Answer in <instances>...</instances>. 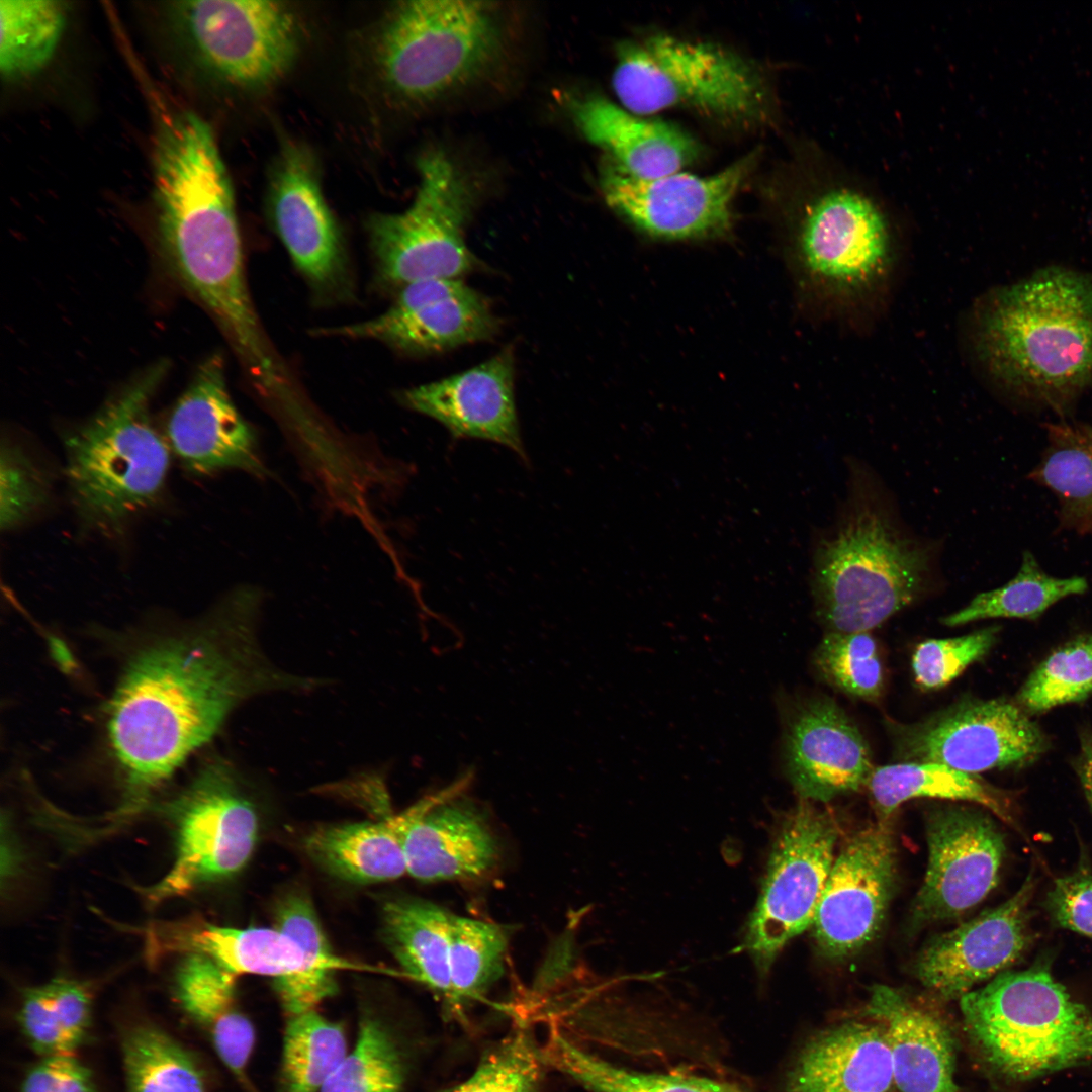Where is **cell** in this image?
Masks as SVG:
<instances>
[{"mask_svg": "<svg viewBox=\"0 0 1092 1092\" xmlns=\"http://www.w3.org/2000/svg\"><path fill=\"white\" fill-rule=\"evenodd\" d=\"M261 593L231 592L192 631L141 652L110 706L108 731L134 810L246 699L308 681L268 662L256 637Z\"/></svg>", "mask_w": 1092, "mask_h": 1092, "instance_id": "obj_1", "label": "cell"}, {"mask_svg": "<svg viewBox=\"0 0 1092 1092\" xmlns=\"http://www.w3.org/2000/svg\"><path fill=\"white\" fill-rule=\"evenodd\" d=\"M160 243L181 283L225 333L244 367L276 355L252 303L232 183L211 127L180 110L160 122L154 150Z\"/></svg>", "mask_w": 1092, "mask_h": 1092, "instance_id": "obj_2", "label": "cell"}, {"mask_svg": "<svg viewBox=\"0 0 1092 1092\" xmlns=\"http://www.w3.org/2000/svg\"><path fill=\"white\" fill-rule=\"evenodd\" d=\"M964 339L995 391L1066 415L1092 385V272L1049 266L993 287L969 308Z\"/></svg>", "mask_w": 1092, "mask_h": 1092, "instance_id": "obj_3", "label": "cell"}, {"mask_svg": "<svg viewBox=\"0 0 1092 1092\" xmlns=\"http://www.w3.org/2000/svg\"><path fill=\"white\" fill-rule=\"evenodd\" d=\"M854 469L833 531L813 550L817 614L836 632H870L914 603L936 574L937 543L909 534L867 472Z\"/></svg>", "mask_w": 1092, "mask_h": 1092, "instance_id": "obj_4", "label": "cell"}, {"mask_svg": "<svg viewBox=\"0 0 1092 1092\" xmlns=\"http://www.w3.org/2000/svg\"><path fill=\"white\" fill-rule=\"evenodd\" d=\"M791 256L802 292L818 315L863 330L888 306L902 251L882 203L834 173L803 205Z\"/></svg>", "mask_w": 1092, "mask_h": 1092, "instance_id": "obj_5", "label": "cell"}, {"mask_svg": "<svg viewBox=\"0 0 1092 1092\" xmlns=\"http://www.w3.org/2000/svg\"><path fill=\"white\" fill-rule=\"evenodd\" d=\"M166 370L152 367L64 438L70 498L83 526L118 532L161 498L172 452L150 404Z\"/></svg>", "mask_w": 1092, "mask_h": 1092, "instance_id": "obj_6", "label": "cell"}, {"mask_svg": "<svg viewBox=\"0 0 1092 1092\" xmlns=\"http://www.w3.org/2000/svg\"><path fill=\"white\" fill-rule=\"evenodd\" d=\"M959 1000L979 1056L1008 1081L1092 1064V1012L1042 965L1002 972Z\"/></svg>", "mask_w": 1092, "mask_h": 1092, "instance_id": "obj_7", "label": "cell"}, {"mask_svg": "<svg viewBox=\"0 0 1092 1092\" xmlns=\"http://www.w3.org/2000/svg\"><path fill=\"white\" fill-rule=\"evenodd\" d=\"M616 55L612 86L621 106L633 113L685 108L730 124L767 120L764 78L722 46L655 32L622 41Z\"/></svg>", "mask_w": 1092, "mask_h": 1092, "instance_id": "obj_8", "label": "cell"}, {"mask_svg": "<svg viewBox=\"0 0 1092 1092\" xmlns=\"http://www.w3.org/2000/svg\"><path fill=\"white\" fill-rule=\"evenodd\" d=\"M491 2L402 1L381 25L375 58L390 91L412 104H427L485 73L503 49Z\"/></svg>", "mask_w": 1092, "mask_h": 1092, "instance_id": "obj_9", "label": "cell"}, {"mask_svg": "<svg viewBox=\"0 0 1092 1092\" xmlns=\"http://www.w3.org/2000/svg\"><path fill=\"white\" fill-rule=\"evenodd\" d=\"M417 165L413 203L367 222L378 275L399 287L427 278L461 279L480 267L465 240L474 205L469 183L441 150L422 154Z\"/></svg>", "mask_w": 1092, "mask_h": 1092, "instance_id": "obj_10", "label": "cell"}, {"mask_svg": "<svg viewBox=\"0 0 1092 1092\" xmlns=\"http://www.w3.org/2000/svg\"><path fill=\"white\" fill-rule=\"evenodd\" d=\"M168 811L176 827V855L159 882L141 890L150 905L238 873L249 861L258 837L256 806L225 760L203 765Z\"/></svg>", "mask_w": 1092, "mask_h": 1092, "instance_id": "obj_11", "label": "cell"}, {"mask_svg": "<svg viewBox=\"0 0 1092 1092\" xmlns=\"http://www.w3.org/2000/svg\"><path fill=\"white\" fill-rule=\"evenodd\" d=\"M821 804L800 799L778 830L745 940L760 973L813 924L840 833L832 812Z\"/></svg>", "mask_w": 1092, "mask_h": 1092, "instance_id": "obj_12", "label": "cell"}, {"mask_svg": "<svg viewBox=\"0 0 1092 1092\" xmlns=\"http://www.w3.org/2000/svg\"><path fill=\"white\" fill-rule=\"evenodd\" d=\"M178 31L212 73L243 88L279 80L294 62L299 26L285 3L263 0L174 2Z\"/></svg>", "mask_w": 1092, "mask_h": 1092, "instance_id": "obj_13", "label": "cell"}, {"mask_svg": "<svg viewBox=\"0 0 1092 1092\" xmlns=\"http://www.w3.org/2000/svg\"><path fill=\"white\" fill-rule=\"evenodd\" d=\"M900 762H935L978 775L1037 760L1049 740L1015 702L964 698L919 722H889Z\"/></svg>", "mask_w": 1092, "mask_h": 1092, "instance_id": "obj_14", "label": "cell"}, {"mask_svg": "<svg viewBox=\"0 0 1092 1092\" xmlns=\"http://www.w3.org/2000/svg\"><path fill=\"white\" fill-rule=\"evenodd\" d=\"M759 156V150H753L709 176L678 171L649 179L633 176L608 159L600 187L606 203L647 235L668 240L709 238L730 229L733 200Z\"/></svg>", "mask_w": 1092, "mask_h": 1092, "instance_id": "obj_15", "label": "cell"}, {"mask_svg": "<svg viewBox=\"0 0 1092 1092\" xmlns=\"http://www.w3.org/2000/svg\"><path fill=\"white\" fill-rule=\"evenodd\" d=\"M144 933L153 961L202 954L237 976L270 977L277 995L296 1004L322 1003L337 989L335 973L314 969L302 948L275 927L232 928L192 917L152 923Z\"/></svg>", "mask_w": 1092, "mask_h": 1092, "instance_id": "obj_16", "label": "cell"}, {"mask_svg": "<svg viewBox=\"0 0 1092 1092\" xmlns=\"http://www.w3.org/2000/svg\"><path fill=\"white\" fill-rule=\"evenodd\" d=\"M896 847L888 822L852 834L835 855L812 924L819 952L842 961L879 933L894 890Z\"/></svg>", "mask_w": 1092, "mask_h": 1092, "instance_id": "obj_17", "label": "cell"}, {"mask_svg": "<svg viewBox=\"0 0 1092 1092\" xmlns=\"http://www.w3.org/2000/svg\"><path fill=\"white\" fill-rule=\"evenodd\" d=\"M928 863L913 904L916 924L953 919L996 887L1005 842L986 812L962 805L931 810L926 819Z\"/></svg>", "mask_w": 1092, "mask_h": 1092, "instance_id": "obj_18", "label": "cell"}, {"mask_svg": "<svg viewBox=\"0 0 1092 1092\" xmlns=\"http://www.w3.org/2000/svg\"><path fill=\"white\" fill-rule=\"evenodd\" d=\"M1035 886L1029 874L1007 901L933 938L916 960L919 981L942 999H960L1013 965L1032 940Z\"/></svg>", "mask_w": 1092, "mask_h": 1092, "instance_id": "obj_19", "label": "cell"}, {"mask_svg": "<svg viewBox=\"0 0 1092 1092\" xmlns=\"http://www.w3.org/2000/svg\"><path fill=\"white\" fill-rule=\"evenodd\" d=\"M268 210L277 235L307 282L323 294L347 286V257L324 198L315 164L302 146L286 144L268 187Z\"/></svg>", "mask_w": 1092, "mask_h": 1092, "instance_id": "obj_20", "label": "cell"}, {"mask_svg": "<svg viewBox=\"0 0 1092 1092\" xmlns=\"http://www.w3.org/2000/svg\"><path fill=\"white\" fill-rule=\"evenodd\" d=\"M165 436L172 454L192 474L241 470L268 475L256 431L231 397L219 356L199 367L172 407Z\"/></svg>", "mask_w": 1092, "mask_h": 1092, "instance_id": "obj_21", "label": "cell"}, {"mask_svg": "<svg viewBox=\"0 0 1092 1092\" xmlns=\"http://www.w3.org/2000/svg\"><path fill=\"white\" fill-rule=\"evenodd\" d=\"M466 772L394 815L401 833L407 874L423 882L475 879L498 858L497 842L476 808L459 800Z\"/></svg>", "mask_w": 1092, "mask_h": 1092, "instance_id": "obj_22", "label": "cell"}, {"mask_svg": "<svg viewBox=\"0 0 1092 1092\" xmlns=\"http://www.w3.org/2000/svg\"><path fill=\"white\" fill-rule=\"evenodd\" d=\"M514 380V354L506 348L470 369L405 389L399 398L405 407L440 423L455 439L493 442L527 461Z\"/></svg>", "mask_w": 1092, "mask_h": 1092, "instance_id": "obj_23", "label": "cell"}, {"mask_svg": "<svg viewBox=\"0 0 1092 1092\" xmlns=\"http://www.w3.org/2000/svg\"><path fill=\"white\" fill-rule=\"evenodd\" d=\"M784 761L800 799L823 804L866 788L876 767L857 726L824 697L802 704L790 718Z\"/></svg>", "mask_w": 1092, "mask_h": 1092, "instance_id": "obj_24", "label": "cell"}, {"mask_svg": "<svg viewBox=\"0 0 1092 1092\" xmlns=\"http://www.w3.org/2000/svg\"><path fill=\"white\" fill-rule=\"evenodd\" d=\"M866 1014L884 1028L900 1092H960L956 1039L943 1018L886 985L870 989Z\"/></svg>", "mask_w": 1092, "mask_h": 1092, "instance_id": "obj_25", "label": "cell"}, {"mask_svg": "<svg viewBox=\"0 0 1092 1092\" xmlns=\"http://www.w3.org/2000/svg\"><path fill=\"white\" fill-rule=\"evenodd\" d=\"M570 111L583 136L633 176L675 173L699 156L696 140L678 126L633 113L600 94L574 99Z\"/></svg>", "mask_w": 1092, "mask_h": 1092, "instance_id": "obj_26", "label": "cell"}, {"mask_svg": "<svg viewBox=\"0 0 1092 1092\" xmlns=\"http://www.w3.org/2000/svg\"><path fill=\"white\" fill-rule=\"evenodd\" d=\"M499 321L485 297L470 292L441 299L405 312L384 313L315 335L373 340L410 354H431L492 339Z\"/></svg>", "mask_w": 1092, "mask_h": 1092, "instance_id": "obj_27", "label": "cell"}, {"mask_svg": "<svg viewBox=\"0 0 1092 1092\" xmlns=\"http://www.w3.org/2000/svg\"><path fill=\"white\" fill-rule=\"evenodd\" d=\"M895 1087L884 1028L847 1021L815 1036L801 1052L786 1092H891Z\"/></svg>", "mask_w": 1092, "mask_h": 1092, "instance_id": "obj_28", "label": "cell"}, {"mask_svg": "<svg viewBox=\"0 0 1092 1092\" xmlns=\"http://www.w3.org/2000/svg\"><path fill=\"white\" fill-rule=\"evenodd\" d=\"M237 978L211 959L189 953L177 969L175 989L181 1007L208 1035L223 1064L248 1085L255 1033L236 1000Z\"/></svg>", "mask_w": 1092, "mask_h": 1092, "instance_id": "obj_29", "label": "cell"}, {"mask_svg": "<svg viewBox=\"0 0 1092 1092\" xmlns=\"http://www.w3.org/2000/svg\"><path fill=\"white\" fill-rule=\"evenodd\" d=\"M305 848L318 866L346 881L378 883L407 874L394 815L318 828L307 836Z\"/></svg>", "mask_w": 1092, "mask_h": 1092, "instance_id": "obj_30", "label": "cell"}, {"mask_svg": "<svg viewBox=\"0 0 1092 1092\" xmlns=\"http://www.w3.org/2000/svg\"><path fill=\"white\" fill-rule=\"evenodd\" d=\"M454 914L416 898H397L382 911L386 945L405 976L445 997L452 1005L449 970L450 932Z\"/></svg>", "mask_w": 1092, "mask_h": 1092, "instance_id": "obj_31", "label": "cell"}, {"mask_svg": "<svg viewBox=\"0 0 1092 1092\" xmlns=\"http://www.w3.org/2000/svg\"><path fill=\"white\" fill-rule=\"evenodd\" d=\"M866 788L878 816L888 822L901 804L915 798L975 803L1013 823L1006 793L978 777L935 762H898L875 767Z\"/></svg>", "mask_w": 1092, "mask_h": 1092, "instance_id": "obj_32", "label": "cell"}, {"mask_svg": "<svg viewBox=\"0 0 1092 1092\" xmlns=\"http://www.w3.org/2000/svg\"><path fill=\"white\" fill-rule=\"evenodd\" d=\"M1049 446L1029 478L1055 493L1061 525L1092 532V431L1064 421L1046 427Z\"/></svg>", "mask_w": 1092, "mask_h": 1092, "instance_id": "obj_33", "label": "cell"}, {"mask_svg": "<svg viewBox=\"0 0 1092 1092\" xmlns=\"http://www.w3.org/2000/svg\"><path fill=\"white\" fill-rule=\"evenodd\" d=\"M92 996L80 981L57 977L23 991L20 1028L40 1057L76 1055L88 1035Z\"/></svg>", "mask_w": 1092, "mask_h": 1092, "instance_id": "obj_34", "label": "cell"}, {"mask_svg": "<svg viewBox=\"0 0 1092 1092\" xmlns=\"http://www.w3.org/2000/svg\"><path fill=\"white\" fill-rule=\"evenodd\" d=\"M539 1053L544 1062L590 1092H744L709 1077L627 1070L581 1050L555 1029Z\"/></svg>", "mask_w": 1092, "mask_h": 1092, "instance_id": "obj_35", "label": "cell"}, {"mask_svg": "<svg viewBox=\"0 0 1092 1092\" xmlns=\"http://www.w3.org/2000/svg\"><path fill=\"white\" fill-rule=\"evenodd\" d=\"M1087 589L1085 577L1050 575L1035 556L1025 551L1012 579L1000 587L978 594L964 608L943 617L941 622L948 627H958L991 618L1036 620L1056 603L1083 595Z\"/></svg>", "mask_w": 1092, "mask_h": 1092, "instance_id": "obj_36", "label": "cell"}, {"mask_svg": "<svg viewBox=\"0 0 1092 1092\" xmlns=\"http://www.w3.org/2000/svg\"><path fill=\"white\" fill-rule=\"evenodd\" d=\"M66 3L48 0L0 2V70L8 80L42 70L61 41Z\"/></svg>", "mask_w": 1092, "mask_h": 1092, "instance_id": "obj_37", "label": "cell"}, {"mask_svg": "<svg viewBox=\"0 0 1092 1092\" xmlns=\"http://www.w3.org/2000/svg\"><path fill=\"white\" fill-rule=\"evenodd\" d=\"M128 1092H206L191 1055L158 1027L142 1024L122 1038Z\"/></svg>", "mask_w": 1092, "mask_h": 1092, "instance_id": "obj_38", "label": "cell"}, {"mask_svg": "<svg viewBox=\"0 0 1092 1092\" xmlns=\"http://www.w3.org/2000/svg\"><path fill=\"white\" fill-rule=\"evenodd\" d=\"M346 1054L339 1023L316 1011L289 1017L283 1037L281 1092H321Z\"/></svg>", "mask_w": 1092, "mask_h": 1092, "instance_id": "obj_39", "label": "cell"}, {"mask_svg": "<svg viewBox=\"0 0 1092 1092\" xmlns=\"http://www.w3.org/2000/svg\"><path fill=\"white\" fill-rule=\"evenodd\" d=\"M507 948V935L498 925L454 916L449 944L452 1005L481 995L499 979Z\"/></svg>", "mask_w": 1092, "mask_h": 1092, "instance_id": "obj_40", "label": "cell"}, {"mask_svg": "<svg viewBox=\"0 0 1092 1092\" xmlns=\"http://www.w3.org/2000/svg\"><path fill=\"white\" fill-rule=\"evenodd\" d=\"M1092 694V634L1066 642L1029 674L1015 697L1027 714L1084 701Z\"/></svg>", "mask_w": 1092, "mask_h": 1092, "instance_id": "obj_41", "label": "cell"}, {"mask_svg": "<svg viewBox=\"0 0 1092 1092\" xmlns=\"http://www.w3.org/2000/svg\"><path fill=\"white\" fill-rule=\"evenodd\" d=\"M814 664L827 682L848 696L874 702L883 693L885 670L871 632L829 631L815 651Z\"/></svg>", "mask_w": 1092, "mask_h": 1092, "instance_id": "obj_42", "label": "cell"}, {"mask_svg": "<svg viewBox=\"0 0 1092 1092\" xmlns=\"http://www.w3.org/2000/svg\"><path fill=\"white\" fill-rule=\"evenodd\" d=\"M402 1065L380 1021L362 1019L355 1046L347 1053L321 1092H400Z\"/></svg>", "mask_w": 1092, "mask_h": 1092, "instance_id": "obj_43", "label": "cell"}, {"mask_svg": "<svg viewBox=\"0 0 1092 1092\" xmlns=\"http://www.w3.org/2000/svg\"><path fill=\"white\" fill-rule=\"evenodd\" d=\"M541 1061L529 1034L517 1029L484 1056L466 1081L446 1092H536Z\"/></svg>", "mask_w": 1092, "mask_h": 1092, "instance_id": "obj_44", "label": "cell"}, {"mask_svg": "<svg viewBox=\"0 0 1092 1092\" xmlns=\"http://www.w3.org/2000/svg\"><path fill=\"white\" fill-rule=\"evenodd\" d=\"M47 476L25 449L3 438L0 449V527L11 531L29 520L48 502Z\"/></svg>", "mask_w": 1092, "mask_h": 1092, "instance_id": "obj_45", "label": "cell"}, {"mask_svg": "<svg viewBox=\"0 0 1092 1092\" xmlns=\"http://www.w3.org/2000/svg\"><path fill=\"white\" fill-rule=\"evenodd\" d=\"M998 634L999 627L990 626L959 637L919 643L911 661L915 684L923 691L947 686L968 666L989 653Z\"/></svg>", "mask_w": 1092, "mask_h": 1092, "instance_id": "obj_46", "label": "cell"}, {"mask_svg": "<svg viewBox=\"0 0 1092 1092\" xmlns=\"http://www.w3.org/2000/svg\"><path fill=\"white\" fill-rule=\"evenodd\" d=\"M274 927L291 937L302 948L312 967L318 971L391 973L386 969L355 963L335 953L324 934L311 902L304 895L291 894L281 900L275 910Z\"/></svg>", "mask_w": 1092, "mask_h": 1092, "instance_id": "obj_47", "label": "cell"}, {"mask_svg": "<svg viewBox=\"0 0 1092 1092\" xmlns=\"http://www.w3.org/2000/svg\"><path fill=\"white\" fill-rule=\"evenodd\" d=\"M1044 904L1057 925L1092 938V871L1084 856L1073 872L1055 880Z\"/></svg>", "mask_w": 1092, "mask_h": 1092, "instance_id": "obj_48", "label": "cell"}, {"mask_svg": "<svg viewBox=\"0 0 1092 1092\" xmlns=\"http://www.w3.org/2000/svg\"><path fill=\"white\" fill-rule=\"evenodd\" d=\"M20 1092H95V1086L76 1055H59L41 1057L26 1073Z\"/></svg>", "mask_w": 1092, "mask_h": 1092, "instance_id": "obj_49", "label": "cell"}, {"mask_svg": "<svg viewBox=\"0 0 1092 1092\" xmlns=\"http://www.w3.org/2000/svg\"><path fill=\"white\" fill-rule=\"evenodd\" d=\"M472 289L458 278H427L401 287L396 299L387 310L405 312L434 301L464 295Z\"/></svg>", "mask_w": 1092, "mask_h": 1092, "instance_id": "obj_50", "label": "cell"}, {"mask_svg": "<svg viewBox=\"0 0 1092 1092\" xmlns=\"http://www.w3.org/2000/svg\"><path fill=\"white\" fill-rule=\"evenodd\" d=\"M1075 769L1084 795L1092 809V732L1084 730L1080 735V749Z\"/></svg>", "mask_w": 1092, "mask_h": 1092, "instance_id": "obj_51", "label": "cell"}]
</instances>
